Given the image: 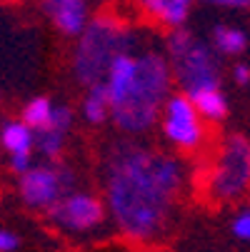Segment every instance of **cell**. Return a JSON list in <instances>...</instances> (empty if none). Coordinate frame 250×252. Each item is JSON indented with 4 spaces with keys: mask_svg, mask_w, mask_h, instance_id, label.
<instances>
[{
    "mask_svg": "<svg viewBox=\"0 0 250 252\" xmlns=\"http://www.w3.org/2000/svg\"><path fill=\"white\" fill-rule=\"evenodd\" d=\"M193 105H195V110L198 115H203L205 120H213V123H218L228 115V100L225 95L218 90H203V93H195L190 95Z\"/></svg>",
    "mask_w": 250,
    "mask_h": 252,
    "instance_id": "11",
    "label": "cell"
},
{
    "mask_svg": "<svg viewBox=\"0 0 250 252\" xmlns=\"http://www.w3.org/2000/svg\"><path fill=\"white\" fill-rule=\"evenodd\" d=\"M0 140L10 155H28L33 148V130L25 123H8L0 132Z\"/></svg>",
    "mask_w": 250,
    "mask_h": 252,
    "instance_id": "12",
    "label": "cell"
},
{
    "mask_svg": "<svg viewBox=\"0 0 250 252\" xmlns=\"http://www.w3.org/2000/svg\"><path fill=\"white\" fill-rule=\"evenodd\" d=\"M50 220L55 227L65 232H88L95 230L105 218V205L88 192H70L60 202H55L50 210Z\"/></svg>",
    "mask_w": 250,
    "mask_h": 252,
    "instance_id": "7",
    "label": "cell"
},
{
    "mask_svg": "<svg viewBox=\"0 0 250 252\" xmlns=\"http://www.w3.org/2000/svg\"><path fill=\"white\" fill-rule=\"evenodd\" d=\"M73 172L68 167L48 165V167H30L20 180V195L30 207L50 210L55 202L65 197V192L73 185Z\"/></svg>",
    "mask_w": 250,
    "mask_h": 252,
    "instance_id": "6",
    "label": "cell"
},
{
    "mask_svg": "<svg viewBox=\"0 0 250 252\" xmlns=\"http://www.w3.org/2000/svg\"><path fill=\"white\" fill-rule=\"evenodd\" d=\"M168 55L173 63V75L183 85L185 95L203 90H218L220 85V63L210 45L198 40L193 32L178 28L168 38Z\"/></svg>",
    "mask_w": 250,
    "mask_h": 252,
    "instance_id": "5",
    "label": "cell"
},
{
    "mask_svg": "<svg viewBox=\"0 0 250 252\" xmlns=\"http://www.w3.org/2000/svg\"><path fill=\"white\" fill-rule=\"evenodd\" d=\"M233 78H235V83H240V85H248L250 83V67L248 65H235V70H233Z\"/></svg>",
    "mask_w": 250,
    "mask_h": 252,
    "instance_id": "22",
    "label": "cell"
},
{
    "mask_svg": "<svg viewBox=\"0 0 250 252\" xmlns=\"http://www.w3.org/2000/svg\"><path fill=\"white\" fill-rule=\"evenodd\" d=\"M210 5H223V8H250V0H200Z\"/></svg>",
    "mask_w": 250,
    "mask_h": 252,
    "instance_id": "21",
    "label": "cell"
},
{
    "mask_svg": "<svg viewBox=\"0 0 250 252\" xmlns=\"http://www.w3.org/2000/svg\"><path fill=\"white\" fill-rule=\"evenodd\" d=\"M233 232H235L240 240H250V210H243V212L235 215Z\"/></svg>",
    "mask_w": 250,
    "mask_h": 252,
    "instance_id": "19",
    "label": "cell"
},
{
    "mask_svg": "<svg viewBox=\"0 0 250 252\" xmlns=\"http://www.w3.org/2000/svg\"><path fill=\"white\" fill-rule=\"evenodd\" d=\"M83 115L88 123L100 125L105 118L110 115V102H108V93H105V85H95L88 90L85 102H83Z\"/></svg>",
    "mask_w": 250,
    "mask_h": 252,
    "instance_id": "14",
    "label": "cell"
},
{
    "mask_svg": "<svg viewBox=\"0 0 250 252\" xmlns=\"http://www.w3.org/2000/svg\"><path fill=\"white\" fill-rule=\"evenodd\" d=\"M180 188L183 165L173 155L123 145L108 160V205L118 227L135 242H153L163 235Z\"/></svg>",
    "mask_w": 250,
    "mask_h": 252,
    "instance_id": "1",
    "label": "cell"
},
{
    "mask_svg": "<svg viewBox=\"0 0 250 252\" xmlns=\"http://www.w3.org/2000/svg\"><path fill=\"white\" fill-rule=\"evenodd\" d=\"M45 13L65 35H83L88 28V10L83 0H45Z\"/></svg>",
    "mask_w": 250,
    "mask_h": 252,
    "instance_id": "8",
    "label": "cell"
},
{
    "mask_svg": "<svg viewBox=\"0 0 250 252\" xmlns=\"http://www.w3.org/2000/svg\"><path fill=\"white\" fill-rule=\"evenodd\" d=\"M135 3L140 5V10L145 13L150 20L178 30L188 20L193 0H135Z\"/></svg>",
    "mask_w": 250,
    "mask_h": 252,
    "instance_id": "9",
    "label": "cell"
},
{
    "mask_svg": "<svg viewBox=\"0 0 250 252\" xmlns=\"http://www.w3.org/2000/svg\"><path fill=\"white\" fill-rule=\"evenodd\" d=\"M13 170L25 175L30 170V153L28 155H13Z\"/></svg>",
    "mask_w": 250,
    "mask_h": 252,
    "instance_id": "23",
    "label": "cell"
},
{
    "mask_svg": "<svg viewBox=\"0 0 250 252\" xmlns=\"http://www.w3.org/2000/svg\"><path fill=\"white\" fill-rule=\"evenodd\" d=\"M163 130L165 137L170 142H175L178 148L185 150H195L203 145V125L198 123H175V120H163Z\"/></svg>",
    "mask_w": 250,
    "mask_h": 252,
    "instance_id": "10",
    "label": "cell"
},
{
    "mask_svg": "<svg viewBox=\"0 0 250 252\" xmlns=\"http://www.w3.org/2000/svg\"><path fill=\"white\" fill-rule=\"evenodd\" d=\"M18 247V237L8 230H0V252H13Z\"/></svg>",
    "mask_w": 250,
    "mask_h": 252,
    "instance_id": "20",
    "label": "cell"
},
{
    "mask_svg": "<svg viewBox=\"0 0 250 252\" xmlns=\"http://www.w3.org/2000/svg\"><path fill=\"white\" fill-rule=\"evenodd\" d=\"M130 45H133V32L123 23L108 15H100L93 23H88V28L80 35V45L75 50V63H73L78 80L85 83L88 88L103 85L113 60L125 55Z\"/></svg>",
    "mask_w": 250,
    "mask_h": 252,
    "instance_id": "3",
    "label": "cell"
},
{
    "mask_svg": "<svg viewBox=\"0 0 250 252\" xmlns=\"http://www.w3.org/2000/svg\"><path fill=\"white\" fill-rule=\"evenodd\" d=\"M203 192L210 202H238L250 192V140L228 135L203 172Z\"/></svg>",
    "mask_w": 250,
    "mask_h": 252,
    "instance_id": "4",
    "label": "cell"
},
{
    "mask_svg": "<svg viewBox=\"0 0 250 252\" xmlns=\"http://www.w3.org/2000/svg\"><path fill=\"white\" fill-rule=\"evenodd\" d=\"M63 140H65V132L55 130V127H40L33 132V145H38V150L45 155V158H58L60 150H63Z\"/></svg>",
    "mask_w": 250,
    "mask_h": 252,
    "instance_id": "17",
    "label": "cell"
},
{
    "mask_svg": "<svg viewBox=\"0 0 250 252\" xmlns=\"http://www.w3.org/2000/svg\"><path fill=\"white\" fill-rule=\"evenodd\" d=\"M170 80H173V73H170V65L165 58H160L158 53L138 55L135 80L125 100L110 110L115 125L125 132L148 130L158 120L160 105H165L168 100Z\"/></svg>",
    "mask_w": 250,
    "mask_h": 252,
    "instance_id": "2",
    "label": "cell"
},
{
    "mask_svg": "<svg viewBox=\"0 0 250 252\" xmlns=\"http://www.w3.org/2000/svg\"><path fill=\"white\" fill-rule=\"evenodd\" d=\"M248 45V38L245 32L238 30V28H230V25H218L213 30V48L215 53H223V55H238L243 53Z\"/></svg>",
    "mask_w": 250,
    "mask_h": 252,
    "instance_id": "13",
    "label": "cell"
},
{
    "mask_svg": "<svg viewBox=\"0 0 250 252\" xmlns=\"http://www.w3.org/2000/svg\"><path fill=\"white\" fill-rule=\"evenodd\" d=\"M50 118H53V102L48 97H35L25 105L23 110V123L30 127V130H40V127H48L50 125Z\"/></svg>",
    "mask_w": 250,
    "mask_h": 252,
    "instance_id": "16",
    "label": "cell"
},
{
    "mask_svg": "<svg viewBox=\"0 0 250 252\" xmlns=\"http://www.w3.org/2000/svg\"><path fill=\"white\" fill-rule=\"evenodd\" d=\"M165 120H175V123H198V110L193 100L185 93L170 95L165 100Z\"/></svg>",
    "mask_w": 250,
    "mask_h": 252,
    "instance_id": "15",
    "label": "cell"
},
{
    "mask_svg": "<svg viewBox=\"0 0 250 252\" xmlns=\"http://www.w3.org/2000/svg\"><path fill=\"white\" fill-rule=\"evenodd\" d=\"M70 125H73V113H70L68 105H53V118H50V127L60 130V132H68Z\"/></svg>",
    "mask_w": 250,
    "mask_h": 252,
    "instance_id": "18",
    "label": "cell"
}]
</instances>
